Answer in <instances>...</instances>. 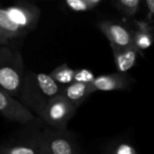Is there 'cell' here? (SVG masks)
Returning <instances> with one entry per match:
<instances>
[{
  "mask_svg": "<svg viewBox=\"0 0 154 154\" xmlns=\"http://www.w3.org/2000/svg\"><path fill=\"white\" fill-rule=\"evenodd\" d=\"M42 15L38 5L17 1L0 7V46H11L35 30Z\"/></svg>",
  "mask_w": 154,
  "mask_h": 154,
  "instance_id": "obj_1",
  "label": "cell"
},
{
  "mask_svg": "<svg viewBox=\"0 0 154 154\" xmlns=\"http://www.w3.org/2000/svg\"><path fill=\"white\" fill-rule=\"evenodd\" d=\"M62 88L50 74L25 69L18 100L35 116H39L47 102L60 95Z\"/></svg>",
  "mask_w": 154,
  "mask_h": 154,
  "instance_id": "obj_2",
  "label": "cell"
},
{
  "mask_svg": "<svg viewBox=\"0 0 154 154\" xmlns=\"http://www.w3.org/2000/svg\"><path fill=\"white\" fill-rule=\"evenodd\" d=\"M45 125L35 117L0 142V154H39Z\"/></svg>",
  "mask_w": 154,
  "mask_h": 154,
  "instance_id": "obj_3",
  "label": "cell"
},
{
  "mask_svg": "<svg viewBox=\"0 0 154 154\" xmlns=\"http://www.w3.org/2000/svg\"><path fill=\"white\" fill-rule=\"evenodd\" d=\"M21 51L15 45L0 46V90L18 97L24 75Z\"/></svg>",
  "mask_w": 154,
  "mask_h": 154,
  "instance_id": "obj_4",
  "label": "cell"
},
{
  "mask_svg": "<svg viewBox=\"0 0 154 154\" xmlns=\"http://www.w3.org/2000/svg\"><path fill=\"white\" fill-rule=\"evenodd\" d=\"M39 154H84L75 135L66 130L45 126L41 138Z\"/></svg>",
  "mask_w": 154,
  "mask_h": 154,
  "instance_id": "obj_5",
  "label": "cell"
},
{
  "mask_svg": "<svg viewBox=\"0 0 154 154\" xmlns=\"http://www.w3.org/2000/svg\"><path fill=\"white\" fill-rule=\"evenodd\" d=\"M76 112L77 108L60 94L47 102L37 117L46 126L57 130H66L69 122L76 115Z\"/></svg>",
  "mask_w": 154,
  "mask_h": 154,
  "instance_id": "obj_6",
  "label": "cell"
},
{
  "mask_svg": "<svg viewBox=\"0 0 154 154\" xmlns=\"http://www.w3.org/2000/svg\"><path fill=\"white\" fill-rule=\"evenodd\" d=\"M98 29L107 38L111 47L128 48L134 46V30L125 24L110 20L97 23Z\"/></svg>",
  "mask_w": 154,
  "mask_h": 154,
  "instance_id": "obj_7",
  "label": "cell"
},
{
  "mask_svg": "<svg viewBox=\"0 0 154 154\" xmlns=\"http://www.w3.org/2000/svg\"><path fill=\"white\" fill-rule=\"evenodd\" d=\"M0 115L5 119L18 123L21 125L36 117L18 99L3 90H0Z\"/></svg>",
  "mask_w": 154,
  "mask_h": 154,
  "instance_id": "obj_8",
  "label": "cell"
},
{
  "mask_svg": "<svg viewBox=\"0 0 154 154\" xmlns=\"http://www.w3.org/2000/svg\"><path fill=\"white\" fill-rule=\"evenodd\" d=\"M133 79L127 73L116 72L108 75H101L96 78L92 84L94 93L96 91L127 90L131 88Z\"/></svg>",
  "mask_w": 154,
  "mask_h": 154,
  "instance_id": "obj_9",
  "label": "cell"
},
{
  "mask_svg": "<svg viewBox=\"0 0 154 154\" xmlns=\"http://www.w3.org/2000/svg\"><path fill=\"white\" fill-rule=\"evenodd\" d=\"M93 93L94 91L92 85L73 82L66 87H63L60 95H62L78 109Z\"/></svg>",
  "mask_w": 154,
  "mask_h": 154,
  "instance_id": "obj_10",
  "label": "cell"
},
{
  "mask_svg": "<svg viewBox=\"0 0 154 154\" xmlns=\"http://www.w3.org/2000/svg\"><path fill=\"white\" fill-rule=\"evenodd\" d=\"M116 69L119 73H127L134 65L139 51L134 46L128 48L111 47Z\"/></svg>",
  "mask_w": 154,
  "mask_h": 154,
  "instance_id": "obj_11",
  "label": "cell"
},
{
  "mask_svg": "<svg viewBox=\"0 0 154 154\" xmlns=\"http://www.w3.org/2000/svg\"><path fill=\"white\" fill-rule=\"evenodd\" d=\"M134 30V46L139 52L149 49L154 42V28L148 23L135 22Z\"/></svg>",
  "mask_w": 154,
  "mask_h": 154,
  "instance_id": "obj_12",
  "label": "cell"
},
{
  "mask_svg": "<svg viewBox=\"0 0 154 154\" xmlns=\"http://www.w3.org/2000/svg\"><path fill=\"white\" fill-rule=\"evenodd\" d=\"M52 79L61 87H66L74 82L75 69H71L67 63H62L50 73Z\"/></svg>",
  "mask_w": 154,
  "mask_h": 154,
  "instance_id": "obj_13",
  "label": "cell"
},
{
  "mask_svg": "<svg viewBox=\"0 0 154 154\" xmlns=\"http://www.w3.org/2000/svg\"><path fill=\"white\" fill-rule=\"evenodd\" d=\"M112 3L114 7L126 17L136 14L141 6L140 0H115Z\"/></svg>",
  "mask_w": 154,
  "mask_h": 154,
  "instance_id": "obj_14",
  "label": "cell"
},
{
  "mask_svg": "<svg viewBox=\"0 0 154 154\" xmlns=\"http://www.w3.org/2000/svg\"><path fill=\"white\" fill-rule=\"evenodd\" d=\"M64 4L68 9L73 12L81 13L95 9L102 4V0H67Z\"/></svg>",
  "mask_w": 154,
  "mask_h": 154,
  "instance_id": "obj_15",
  "label": "cell"
},
{
  "mask_svg": "<svg viewBox=\"0 0 154 154\" xmlns=\"http://www.w3.org/2000/svg\"><path fill=\"white\" fill-rule=\"evenodd\" d=\"M106 154H138L135 148L125 141H116L109 144Z\"/></svg>",
  "mask_w": 154,
  "mask_h": 154,
  "instance_id": "obj_16",
  "label": "cell"
},
{
  "mask_svg": "<svg viewBox=\"0 0 154 154\" xmlns=\"http://www.w3.org/2000/svg\"><path fill=\"white\" fill-rule=\"evenodd\" d=\"M96 79L94 73L87 69H75L74 82L83 83L87 85H92Z\"/></svg>",
  "mask_w": 154,
  "mask_h": 154,
  "instance_id": "obj_17",
  "label": "cell"
},
{
  "mask_svg": "<svg viewBox=\"0 0 154 154\" xmlns=\"http://www.w3.org/2000/svg\"><path fill=\"white\" fill-rule=\"evenodd\" d=\"M145 3H146V5L149 9L150 14L154 17V0H147Z\"/></svg>",
  "mask_w": 154,
  "mask_h": 154,
  "instance_id": "obj_18",
  "label": "cell"
}]
</instances>
